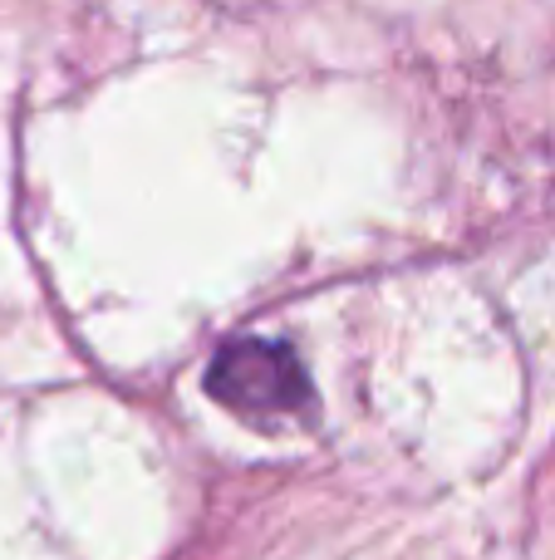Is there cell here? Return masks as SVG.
Returning a JSON list of instances; mask_svg holds the SVG:
<instances>
[{"label": "cell", "instance_id": "cell-1", "mask_svg": "<svg viewBox=\"0 0 555 560\" xmlns=\"http://www.w3.org/2000/svg\"><path fill=\"white\" fill-rule=\"evenodd\" d=\"M206 394L236 413H285L310 398V378L281 339H232L206 369Z\"/></svg>", "mask_w": 555, "mask_h": 560}]
</instances>
